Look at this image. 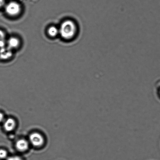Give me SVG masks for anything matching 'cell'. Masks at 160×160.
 Masks as SVG:
<instances>
[{
	"label": "cell",
	"instance_id": "7a4b0ae2",
	"mask_svg": "<svg viewBox=\"0 0 160 160\" xmlns=\"http://www.w3.org/2000/svg\"><path fill=\"white\" fill-rule=\"evenodd\" d=\"M21 6L18 2L12 1L7 4L5 7L6 13L9 16L15 17L21 12Z\"/></svg>",
	"mask_w": 160,
	"mask_h": 160
},
{
	"label": "cell",
	"instance_id": "3957f363",
	"mask_svg": "<svg viewBox=\"0 0 160 160\" xmlns=\"http://www.w3.org/2000/svg\"><path fill=\"white\" fill-rule=\"evenodd\" d=\"M29 142L32 145L35 147H40L43 145L44 139L40 133L34 132L29 136Z\"/></svg>",
	"mask_w": 160,
	"mask_h": 160
},
{
	"label": "cell",
	"instance_id": "7c38bea8",
	"mask_svg": "<svg viewBox=\"0 0 160 160\" xmlns=\"http://www.w3.org/2000/svg\"><path fill=\"white\" fill-rule=\"evenodd\" d=\"M6 160H22L21 158L18 156H12L8 158Z\"/></svg>",
	"mask_w": 160,
	"mask_h": 160
},
{
	"label": "cell",
	"instance_id": "4fadbf2b",
	"mask_svg": "<svg viewBox=\"0 0 160 160\" xmlns=\"http://www.w3.org/2000/svg\"><path fill=\"white\" fill-rule=\"evenodd\" d=\"M4 120V116L2 113L0 112V123L2 122Z\"/></svg>",
	"mask_w": 160,
	"mask_h": 160
},
{
	"label": "cell",
	"instance_id": "6da1fadb",
	"mask_svg": "<svg viewBox=\"0 0 160 160\" xmlns=\"http://www.w3.org/2000/svg\"><path fill=\"white\" fill-rule=\"evenodd\" d=\"M59 34L62 38L68 40L74 38L78 31V25L73 20H66L61 24Z\"/></svg>",
	"mask_w": 160,
	"mask_h": 160
},
{
	"label": "cell",
	"instance_id": "277c9868",
	"mask_svg": "<svg viewBox=\"0 0 160 160\" xmlns=\"http://www.w3.org/2000/svg\"><path fill=\"white\" fill-rule=\"evenodd\" d=\"M12 56V50L8 47L0 48V58L3 60L10 59Z\"/></svg>",
	"mask_w": 160,
	"mask_h": 160
},
{
	"label": "cell",
	"instance_id": "9c48e42d",
	"mask_svg": "<svg viewBox=\"0 0 160 160\" xmlns=\"http://www.w3.org/2000/svg\"><path fill=\"white\" fill-rule=\"evenodd\" d=\"M8 153L6 150L3 149L0 150V159H6Z\"/></svg>",
	"mask_w": 160,
	"mask_h": 160
},
{
	"label": "cell",
	"instance_id": "8992f818",
	"mask_svg": "<svg viewBox=\"0 0 160 160\" xmlns=\"http://www.w3.org/2000/svg\"><path fill=\"white\" fill-rule=\"evenodd\" d=\"M20 44L19 40L15 37H10L7 41V47L12 50L18 48Z\"/></svg>",
	"mask_w": 160,
	"mask_h": 160
},
{
	"label": "cell",
	"instance_id": "5bb4252c",
	"mask_svg": "<svg viewBox=\"0 0 160 160\" xmlns=\"http://www.w3.org/2000/svg\"><path fill=\"white\" fill-rule=\"evenodd\" d=\"M4 0H0V8L2 7L4 5Z\"/></svg>",
	"mask_w": 160,
	"mask_h": 160
},
{
	"label": "cell",
	"instance_id": "5b68a950",
	"mask_svg": "<svg viewBox=\"0 0 160 160\" xmlns=\"http://www.w3.org/2000/svg\"><path fill=\"white\" fill-rule=\"evenodd\" d=\"M29 143L24 139H19L16 143V147L20 152H25L29 148Z\"/></svg>",
	"mask_w": 160,
	"mask_h": 160
},
{
	"label": "cell",
	"instance_id": "52a82bcc",
	"mask_svg": "<svg viewBox=\"0 0 160 160\" xmlns=\"http://www.w3.org/2000/svg\"><path fill=\"white\" fill-rule=\"evenodd\" d=\"M15 127L16 122L13 119H8L4 122V127L6 131L10 132L13 131Z\"/></svg>",
	"mask_w": 160,
	"mask_h": 160
},
{
	"label": "cell",
	"instance_id": "ba28073f",
	"mask_svg": "<svg viewBox=\"0 0 160 160\" xmlns=\"http://www.w3.org/2000/svg\"><path fill=\"white\" fill-rule=\"evenodd\" d=\"M48 33L50 37H55L59 34V30L56 27L52 26L48 28Z\"/></svg>",
	"mask_w": 160,
	"mask_h": 160
},
{
	"label": "cell",
	"instance_id": "9a60e30c",
	"mask_svg": "<svg viewBox=\"0 0 160 160\" xmlns=\"http://www.w3.org/2000/svg\"></svg>",
	"mask_w": 160,
	"mask_h": 160
},
{
	"label": "cell",
	"instance_id": "30bf717a",
	"mask_svg": "<svg viewBox=\"0 0 160 160\" xmlns=\"http://www.w3.org/2000/svg\"><path fill=\"white\" fill-rule=\"evenodd\" d=\"M7 45V41L6 40H0V48L6 47Z\"/></svg>",
	"mask_w": 160,
	"mask_h": 160
},
{
	"label": "cell",
	"instance_id": "8fae6325",
	"mask_svg": "<svg viewBox=\"0 0 160 160\" xmlns=\"http://www.w3.org/2000/svg\"><path fill=\"white\" fill-rule=\"evenodd\" d=\"M6 40V35L3 31L0 30V40Z\"/></svg>",
	"mask_w": 160,
	"mask_h": 160
}]
</instances>
